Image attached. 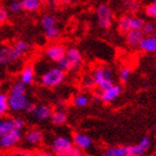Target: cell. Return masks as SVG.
<instances>
[{
	"label": "cell",
	"mask_w": 156,
	"mask_h": 156,
	"mask_svg": "<svg viewBox=\"0 0 156 156\" xmlns=\"http://www.w3.org/2000/svg\"><path fill=\"white\" fill-rule=\"evenodd\" d=\"M140 49L147 54H156V35L145 37L140 42Z\"/></svg>",
	"instance_id": "cell-19"
},
{
	"label": "cell",
	"mask_w": 156,
	"mask_h": 156,
	"mask_svg": "<svg viewBox=\"0 0 156 156\" xmlns=\"http://www.w3.org/2000/svg\"><path fill=\"white\" fill-rule=\"evenodd\" d=\"M40 25L44 31L51 29L54 27H57V18L52 13H45L40 19Z\"/></svg>",
	"instance_id": "cell-21"
},
{
	"label": "cell",
	"mask_w": 156,
	"mask_h": 156,
	"mask_svg": "<svg viewBox=\"0 0 156 156\" xmlns=\"http://www.w3.org/2000/svg\"><path fill=\"white\" fill-rule=\"evenodd\" d=\"M97 25L101 29H109L113 26V10L107 3H101L96 8Z\"/></svg>",
	"instance_id": "cell-5"
},
{
	"label": "cell",
	"mask_w": 156,
	"mask_h": 156,
	"mask_svg": "<svg viewBox=\"0 0 156 156\" xmlns=\"http://www.w3.org/2000/svg\"><path fill=\"white\" fill-rule=\"evenodd\" d=\"M50 150L56 156H83V151L77 148L67 136H56L50 143Z\"/></svg>",
	"instance_id": "cell-2"
},
{
	"label": "cell",
	"mask_w": 156,
	"mask_h": 156,
	"mask_svg": "<svg viewBox=\"0 0 156 156\" xmlns=\"http://www.w3.org/2000/svg\"><path fill=\"white\" fill-rule=\"evenodd\" d=\"M130 75H132V69L129 68V67H123V68L119 70V75H118V77H119V80L122 84H126L127 81L129 80V77Z\"/></svg>",
	"instance_id": "cell-30"
},
{
	"label": "cell",
	"mask_w": 156,
	"mask_h": 156,
	"mask_svg": "<svg viewBox=\"0 0 156 156\" xmlns=\"http://www.w3.org/2000/svg\"><path fill=\"white\" fill-rule=\"evenodd\" d=\"M65 72L59 68L58 66H56V67H50V68L46 69L45 72H42L40 74L39 80L44 87L54 88L62 84V81L65 80Z\"/></svg>",
	"instance_id": "cell-3"
},
{
	"label": "cell",
	"mask_w": 156,
	"mask_h": 156,
	"mask_svg": "<svg viewBox=\"0 0 156 156\" xmlns=\"http://www.w3.org/2000/svg\"><path fill=\"white\" fill-rule=\"evenodd\" d=\"M8 10H9V12H12V13L20 12L21 10H23V1H18V0L10 1V2L8 3Z\"/></svg>",
	"instance_id": "cell-29"
},
{
	"label": "cell",
	"mask_w": 156,
	"mask_h": 156,
	"mask_svg": "<svg viewBox=\"0 0 156 156\" xmlns=\"http://www.w3.org/2000/svg\"><path fill=\"white\" fill-rule=\"evenodd\" d=\"M66 58L68 59L72 64V69L78 68L83 62V56L80 51L75 47H69L66 50Z\"/></svg>",
	"instance_id": "cell-15"
},
{
	"label": "cell",
	"mask_w": 156,
	"mask_h": 156,
	"mask_svg": "<svg viewBox=\"0 0 156 156\" xmlns=\"http://www.w3.org/2000/svg\"><path fill=\"white\" fill-rule=\"evenodd\" d=\"M9 107L10 111L13 113H20L23 111H26L27 106L30 101H28L26 93H13L9 91Z\"/></svg>",
	"instance_id": "cell-7"
},
{
	"label": "cell",
	"mask_w": 156,
	"mask_h": 156,
	"mask_svg": "<svg viewBox=\"0 0 156 156\" xmlns=\"http://www.w3.org/2000/svg\"><path fill=\"white\" fill-rule=\"evenodd\" d=\"M52 108L49 105L46 104H40L37 105V108L35 113H34V117L37 122H45L47 119H50V117L52 115Z\"/></svg>",
	"instance_id": "cell-14"
},
{
	"label": "cell",
	"mask_w": 156,
	"mask_h": 156,
	"mask_svg": "<svg viewBox=\"0 0 156 156\" xmlns=\"http://www.w3.org/2000/svg\"><path fill=\"white\" fill-rule=\"evenodd\" d=\"M144 13L150 18H155L156 19V1L148 3L145 8H144Z\"/></svg>",
	"instance_id": "cell-31"
},
{
	"label": "cell",
	"mask_w": 156,
	"mask_h": 156,
	"mask_svg": "<svg viewBox=\"0 0 156 156\" xmlns=\"http://www.w3.org/2000/svg\"><path fill=\"white\" fill-rule=\"evenodd\" d=\"M101 156H132L130 146L123 145V146H112L107 147L103 152Z\"/></svg>",
	"instance_id": "cell-17"
},
{
	"label": "cell",
	"mask_w": 156,
	"mask_h": 156,
	"mask_svg": "<svg viewBox=\"0 0 156 156\" xmlns=\"http://www.w3.org/2000/svg\"><path fill=\"white\" fill-rule=\"evenodd\" d=\"M142 31L145 35V37L154 36L156 35V23H154L153 21H145Z\"/></svg>",
	"instance_id": "cell-27"
},
{
	"label": "cell",
	"mask_w": 156,
	"mask_h": 156,
	"mask_svg": "<svg viewBox=\"0 0 156 156\" xmlns=\"http://www.w3.org/2000/svg\"><path fill=\"white\" fill-rule=\"evenodd\" d=\"M67 113L62 109H56V111L52 112V115L50 117V122H51L54 125L56 126H62L67 122Z\"/></svg>",
	"instance_id": "cell-20"
},
{
	"label": "cell",
	"mask_w": 156,
	"mask_h": 156,
	"mask_svg": "<svg viewBox=\"0 0 156 156\" xmlns=\"http://www.w3.org/2000/svg\"><path fill=\"white\" fill-rule=\"evenodd\" d=\"M35 156H56L52 153H35Z\"/></svg>",
	"instance_id": "cell-38"
},
{
	"label": "cell",
	"mask_w": 156,
	"mask_h": 156,
	"mask_svg": "<svg viewBox=\"0 0 156 156\" xmlns=\"http://www.w3.org/2000/svg\"><path fill=\"white\" fill-rule=\"evenodd\" d=\"M9 18V10L6 7H0V23H6Z\"/></svg>",
	"instance_id": "cell-34"
},
{
	"label": "cell",
	"mask_w": 156,
	"mask_h": 156,
	"mask_svg": "<svg viewBox=\"0 0 156 156\" xmlns=\"http://www.w3.org/2000/svg\"><path fill=\"white\" fill-rule=\"evenodd\" d=\"M23 137V130L15 129L3 136H0V146L2 150H11L21 142Z\"/></svg>",
	"instance_id": "cell-8"
},
{
	"label": "cell",
	"mask_w": 156,
	"mask_h": 156,
	"mask_svg": "<svg viewBox=\"0 0 156 156\" xmlns=\"http://www.w3.org/2000/svg\"><path fill=\"white\" fill-rule=\"evenodd\" d=\"M10 111L9 107V97L5 93L0 94V116H5Z\"/></svg>",
	"instance_id": "cell-26"
},
{
	"label": "cell",
	"mask_w": 156,
	"mask_h": 156,
	"mask_svg": "<svg viewBox=\"0 0 156 156\" xmlns=\"http://www.w3.org/2000/svg\"><path fill=\"white\" fill-rule=\"evenodd\" d=\"M101 101L103 103H112L114 101L117 97H119L122 94V86L118 84H115L113 87H111L107 90L101 93Z\"/></svg>",
	"instance_id": "cell-16"
},
{
	"label": "cell",
	"mask_w": 156,
	"mask_h": 156,
	"mask_svg": "<svg viewBox=\"0 0 156 156\" xmlns=\"http://www.w3.org/2000/svg\"><path fill=\"white\" fill-rule=\"evenodd\" d=\"M153 67H154V69H155V70H156V62L153 64Z\"/></svg>",
	"instance_id": "cell-39"
},
{
	"label": "cell",
	"mask_w": 156,
	"mask_h": 156,
	"mask_svg": "<svg viewBox=\"0 0 156 156\" xmlns=\"http://www.w3.org/2000/svg\"><path fill=\"white\" fill-rule=\"evenodd\" d=\"M66 47L59 42H51L45 48L44 56L49 62H52L55 64H58L62 58L66 57Z\"/></svg>",
	"instance_id": "cell-6"
},
{
	"label": "cell",
	"mask_w": 156,
	"mask_h": 156,
	"mask_svg": "<svg viewBox=\"0 0 156 156\" xmlns=\"http://www.w3.org/2000/svg\"><path fill=\"white\" fill-rule=\"evenodd\" d=\"M12 156H35V153H29V152H16Z\"/></svg>",
	"instance_id": "cell-37"
},
{
	"label": "cell",
	"mask_w": 156,
	"mask_h": 156,
	"mask_svg": "<svg viewBox=\"0 0 156 156\" xmlns=\"http://www.w3.org/2000/svg\"><path fill=\"white\" fill-rule=\"evenodd\" d=\"M123 6L126 8L127 11H129V12H135L138 10L140 8V2H137V1H125L123 3Z\"/></svg>",
	"instance_id": "cell-32"
},
{
	"label": "cell",
	"mask_w": 156,
	"mask_h": 156,
	"mask_svg": "<svg viewBox=\"0 0 156 156\" xmlns=\"http://www.w3.org/2000/svg\"><path fill=\"white\" fill-rule=\"evenodd\" d=\"M0 64H1V65L11 64V58H10V46H2V47L0 48Z\"/></svg>",
	"instance_id": "cell-25"
},
{
	"label": "cell",
	"mask_w": 156,
	"mask_h": 156,
	"mask_svg": "<svg viewBox=\"0 0 156 156\" xmlns=\"http://www.w3.org/2000/svg\"><path fill=\"white\" fill-rule=\"evenodd\" d=\"M57 66H58L60 69H62L64 72H66V70H70V69H72V64H70V62H69L66 57L65 58H62V60L57 64Z\"/></svg>",
	"instance_id": "cell-33"
},
{
	"label": "cell",
	"mask_w": 156,
	"mask_h": 156,
	"mask_svg": "<svg viewBox=\"0 0 156 156\" xmlns=\"http://www.w3.org/2000/svg\"><path fill=\"white\" fill-rule=\"evenodd\" d=\"M72 103L76 107H85V106H87L89 104V97L85 94L75 95L72 99Z\"/></svg>",
	"instance_id": "cell-24"
},
{
	"label": "cell",
	"mask_w": 156,
	"mask_h": 156,
	"mask_svg": "<svg viewBox=\"0 0 156 156\" xmlns=\"http://www.w3.org/2000/svg\"><path fill=\"white\" fill-rule=\"evenodd\" d=\"M91 84H94L101 93L107 90L115 85V74L109 66H97L90 75Z\"/></svg>",
	"instance_id": "cell-1"
},
{
	"label": "cell",
	"mask_w": 156,
	"mask_h": 156,
	"mask_svg": "<svg viewBox=\"0 0 156 156\" xmlns=\"http://www.w3.org/2000/svg\"><path fill=\"white\" fill-rule=\"evenodd\" d=\"M155 150H156V143H155Z\"/></svg>",
	"instance_id": "cell-40"
},
{
	"label": "cell",
	"mask_w": 156,
	"mask_h": 156,
	"mask_svg": "<svg viewBox=\"0 0 156 156\" xmlns=\"http://www.w3.org/2000/svg\"><path fill=\"white\" fill-rule=\"evenodd\" d=\"M73 143L77 148L81 151L89 150L93 145V140L87 134L84 133H75L73 135Z\"/></svg>",
	"instance_id": "cell-11"
},
{
	"label": "cell",
	"mask_w": 156,
	"mask_h": 156,
	"mask_svg": "<svg viewBox=\"0 0 156 156\" xmlns=\"http://www.w3.org/2000/svg\"><path fill=\"white\" fill-rule=\"evenodd\" d=\"M23 10L27 12H36L41 6V1L39 0H23Z\"/></svg>",
	"instance_id": "cell-23"
},
{
	"label": "cell",
	"mask_w": 156,
	"mask_h": 156,
	"mask_svg": "<svg viewBox=\"0 0 156 156\" xmlns=\"http://www.w3.org/2000/svg\"><path fill=\"white\" fill-rule=\"evenodd\" d=\"M15 124L13 118H2L0 122V136H3L6 134L15 130Z\"/></svg>",
	"instance_id": "cell-22"
},
{
	"label": "cell",
	"mask_w": 156,
	"mask_h": 156,
	"mask_svg": "<svg viewBox=\"0 0 156 156\" xmlns=\"http://www.w3.org/2000/svg\"><path fill=\"white\" fill-rule=\"evenodd\" d=\"M145 23V20L138 16L133 15H124L117 21V29L124 35L132 30H142Z\"/></svg>",
	"instance_id": "cell-4"
},
{
	"label": "cell",
	"mask_w": 156,
	"mask_h": 156,
	"mask_svg": "<svg viewBox=\"0 0 156 156\" xmlns=\"http://www.w3.org/2000/svg\"><path fill=\"white\" fill-rule=\"evenodd\" d=\"M36 108H37V105L36 104H34V103H29V105L27 106L26 108V113L27 114H34L35 113V111H36Z\"/></svg>",
	"instance_id": "cell-36"
},
{
	"label": "cell",
	"mask_w": 156,
	"mask_h": 156,
	"mask_svg": "<svg viewBox=\"0 0 156 156\" xmlns=\"http://www.w3.org/2000/svg\"><path fill=\"white\" fill-rule=\"evenodd\" d=\"M151 144L152 142H151L150 136H144L138 143L130 146L132 156H144L147 153V151L150 150Z\"/></svg>",
	"instance_id": "cell-10"
},
{
	"label": "cell",
	"mask_w": 156,
	"mask_h": 156,
	"mask_svg": "<svg viewBox=\"0 0 156 156\" xmlns=\"http://www.w3.org/2000/svg\"><path fill=\"white\" fill-rule=\"evenodd\" d=\"M13 124H15V128L19 130H23L25 128V126H26L25 120L23 118H20V117H15L13 118Z\"/></svg>",
	"instance_id": "cell-35"
},
{
	"label": "cell",
	"mask_w": 156,
	"mask_h": 156,
	"mask_svg": "<svg viewBox=\"0 0 156 156\" xmlns=\"http://www.w3.org/2000/svg\"><path fill=\"white\" fill-rule=\"evenodd\" d=\"M23 138H25V142L30 146H38L41 144L44 135H42L41 130L38 129V128H31L30 130L27 132Z\"/></svg>",
	"instance_id": "cell-13"
},
{
	"label": "cell",
	"mask_w": 156,
	"mask_h": 156,
	"mask_svg": "<svg viewBox=\"0 0 156 156\" xmlns=\"http://www.w3.org/2000/svg\"><path fill=\"white\" fill-rule=\"evenodd\" d=\"M29 50H30V45L27 41H25L23 39L15 41L12 46H10V58H11V62L19 60Z\"/></svg>",
	"instance_id": "cell-9"
},
{
	"label": "cell",
	"mask_w": 156,
	"mask_h": 156,
	"mask_svg": "<svg viewBox=\"0 0 156 156\" xmlns=\"http://www.w3.org/2000/svg\"><path fill=\"white\" fill-rule=\"evenodd\" d=\"M45 37L48 40L50 41H55L57 39L60 37V29H59V27H54L51 29H48L45 31Z\"/></svg>",
	"instance_id": "cell-28"
},
{
	"label": "cell",
	"mask_w": 156,
	"mask_h": 156,
	"mask_svg": "<svg viewBox=\"0 0 156 156\" xmlns=\"http://www.w3.org/2000/svg\"><path fill=\"white\" fill-rule=\"evenodd\" d=\"M35 76H36V70H35L34 65H27L20 72L19 80L27 86V85L33 84L35 80Z\"/></svg>",
	"instance_id": "cell-18"
},
{
	"label": "cell",
	"mask_w": 156,
	"mask_h": 156,
	"mask_svg": "<svg viewBox=\"0 0 156 156\" xmlns=\"http://www.w3.org/2000/svg\"><path fill=\"white\" fill-rule=\"evenodd\" d=\"M144 38H145V35L142 30H132L125 35L126 44L130 48H137V47L140 48V42L143 41Z\"/></svg>",
	"instance_id": "cell-12"
}]
</instances>
